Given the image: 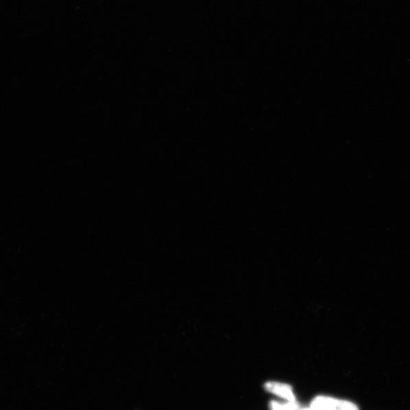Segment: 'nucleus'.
<instances>
[{
    "label": "nucleus",
    "instance_id": "1",
    "mask_svg": "<svg viewBox=\"0 0 410 410\" xmlns=\"http://www.w3.org/2000/svg\"><path fill=\"white\" fill-rule=\"evenodd\" d=\"M307 410H358V408L354 402L348 400L319 396L314 398Z\"/></svg>",
    "mask_w": 410,
    "mask_h": 410
},
{
    "label": "nucleus",
    "instance_id": "2",
    "mask_svg": "<svg viewBox=\"0 0 410 410\" xmlns=\"http://www.w3.org/2000/svg\"><path fill=\"white\" fill-rule=\"evenodd\" d=\"M264 388L266 391L278 396L286 401L296 400L293 387L289 385L277 383V381H269L264 385Z\"/></svg>",
    "mask_w": 410,
    "mask_h": 410
},
{
    "label": "nucleus",
    "instance_id": "3",
    "mask_svg": "<svg viewBox=\"0 0 410 410\" xmlns=\"http://www.w3.org/2000/svg\"><path fill=\"white\" fill-rule=\"evenodd\" d=\"M271 410H301L297 400L280 402L273 400L270 404Z\"/></svg>",
    "mask_w": 410,
    "mask_h": 410
},
{
    "label": "nucleus",
    "instance_id": "4",
    "mask_svg": "<svg viewBox=\"0 0 410 410\" xmlns=\"http://www.w3.org/2000/svg\"><path fill=\"white\" fill-rule=\"evenodd\" d=\"M301 410H307V409H301Z\"/></svg>",
    "mask_w": 410,
    "mask_h": 410
}]
</instances>
